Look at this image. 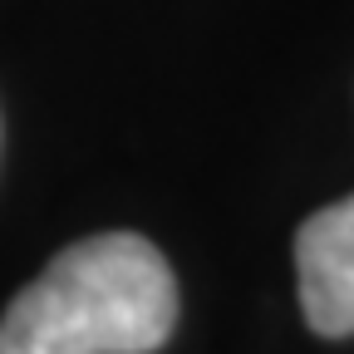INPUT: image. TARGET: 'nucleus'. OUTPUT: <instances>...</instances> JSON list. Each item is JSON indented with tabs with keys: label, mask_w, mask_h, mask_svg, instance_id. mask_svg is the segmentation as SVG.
<instances>
[{
	"label": "nucleus",
	"mask_w": 354,
	"mask_h": 354,
	"mask_svg": "<svg viewBox=\"0 0 354 354\" xmlns=\"http://www.w3.org/2000/svg\"><path fill=\"white\" fill-rule=\"evenodd\" d=\"M177 325V281L153 241L99 232L59 251L0 315V354H153Z\"/></svg>",
	"instance_id": "nucleus-1"
},
{
	"label": "nucleus",
	"mask_w": 354,
	"mask_h": 354,
	"mask_svg": "<svg viewBox=\"0 0 354 354\" xmlns=\"http://www.w3.org/2000/svg\"><path fill=\"white\" fill-rule=\"evenodd\" d=\"M295 286L305 325L344 339L354 335V192L320 207L295 236Z\"/></svg>",
	"instance_id": "nucleus-2"
}]
</instances>
